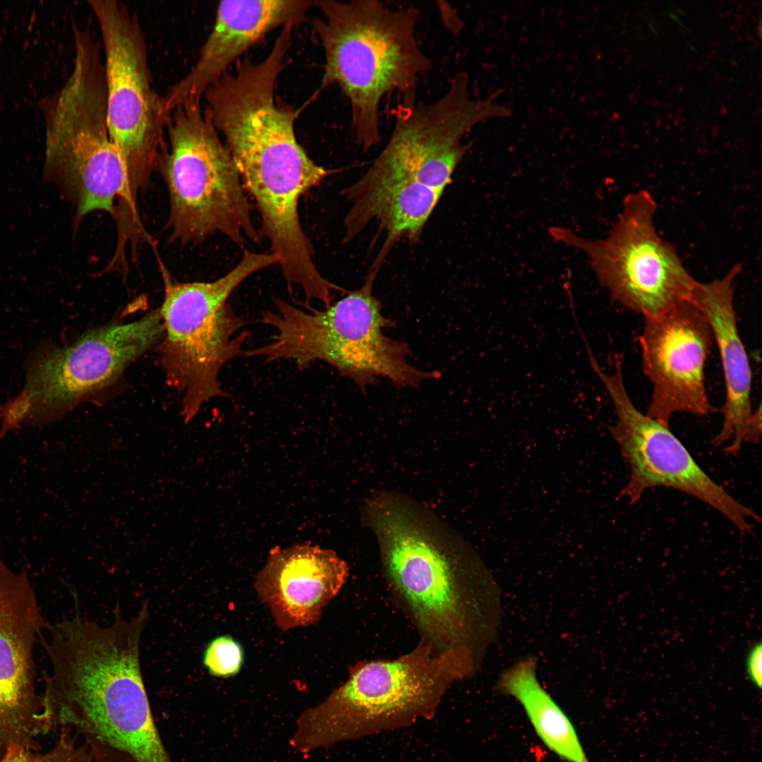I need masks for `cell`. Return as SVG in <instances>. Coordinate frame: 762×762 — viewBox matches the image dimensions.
<instances>
[{"label": "cell", "mask_w": 762, "mask_h": 762, "mask_svg": "<svg viewBox=\"0 0 762 762\" xmlns=\"http://www.w3.org/2000/svg\"><path fill=\"white\" fill-rule=\"evenodd\" d=\"M163 332L158 309L133 322L90 329L68 345H39L26 361L23 389L0 406V438L24 425L56 421L107 389Z\"/></svg>", "instance_id": "9"}, {"label": "cell", "mask_w": 762, "mask_h": 762, "mask_svg": "<svg viewBox=\"0 0 762 762\" xmlns=\"http://www.w3.org/2000/svg\"><path fill=\"white\" fill-rule=\"evenodd\" d=\"M536 667L535 658L521 660L501 675L497 690L519 702L552 751L568 762H589L571 721L541 686Z\"/></svg>", "instance_id": "19"}, {"label": "cell", "mask_w": 762, "mask_h": 762, "mask_svg": "<svg viewBox=\"0 0 762 762\" xmlns=\"http://www.w3.org/2000/svg\"><path fill=\"white\" fill-rule=\"evenodd\" d=\"M497 97L475 99L468 74L452 75L435 101L400 107L387 143L359 181L420 183L444 192L472 147V141L462 143L464 135L488 119L512 116Z\"/></svg>", "instance_id": "12"}, {"label": "cell", "mask_w": 762, "mask_h": 762, "mask_svg": "<svg viewBox=\"0 0 762 762\" xmlns=\"http://www.w3.org/2000/svg\"><path fill=\"white\" fill-rule=\"evenodd\" d=\"M116 612L107 627L79 613L49 627L44 646L52 672L41 695L43 733L73 727L135 762H170L140 667L148 604L130 619Z\"/></svg>", "instance_id": "1"}, {"label": "cell", "mask_w": 762, "mask_h": 762, "mask_svg": "<svg viewBox=\"0 0 762 762\" xmlns=\"http://www.w3.org/2000/svg\"><path fill=\"white\" fill-rule=\"evenodd\" d=\"M713 337L702 310L691 300L644 317L640 337L643 373L652 385L648 416L668 426L677 413L711 411L705 367Z\"/></svg>", "instance_id": "15"}, {"label": "cell", "mask_w": 762, "mask_h": 762, "mask_svg": "<svg viewBox=\"0 0 762 762\" xmlns=\"http://www.w3.org/2000/svg\"><path fill=\"white\" fill-rule=\"evenodd\" d=\"M349 568L330 550L310 545L274 548L254 588L283 631L318 622L346 583Z\"/></svg>", "instance_id": "16"}, {"label": "cell", "mask_w": 762, "mask_h": 762, "mask_svg": "<svg viewBox=\"0 0 762 762\" xmlns=\"http://www.w3.org/2000/svg\"><path fill=\"white\" fill-rule=\"evenodd\" d=\"M315 1L290 0L223 1L212 30L190 71L163 96L170 114L189 99H201L228 66L267 33L298 25Z\"/></svg>", "instance_id": "17"}, {"label": "cell", "mask_w": 762, "mask_h": 762, "mask_svg": "<svg viewBox=\"0 0 762 762\" xmlns=\"http://www.w3.org/2000/svg\"><path fill=\"white\" fill-rule=\"evenodd\" d=\"M480 664L468 651H439L420 640L394 660L351 665L346 681L303 711L289 744L302 754L432 716L449 687Z\"/></svg>", "instance_id": "5"}, {"label": "cell", "mask_w": 762, "mask_h": 762, "mask_svg": "<svg viewBox=\"0 0 762 762\" xmlns=\"http://www.w3.org/2000/svg\"><path fill=\"white\" fill-rule=\"evenodd\" d=\"M272 253L244 250L239 262L212 282H178L162 267L164 332L157 350L169 385L183 394L181 414L193 420L208 401L229 394L219 381L224 365L245 353L249 332L229 303L252 274L279 265Z\"/></svg>", "instance_id": "7"}, {"label": "cell", "mask_w": 762, "mask_h": 762, "mask_svg": "<svg viewBox=\"0 0 762 762\" xmlns=\"http://www.w3.org/2000/svg\"><path fill=\"white\" fill-rule=\"evenodd\" d=\"M0 762H92L90 753L76 744L65 728L47 751H36L20 745L10 746Z\"/></svg>", "instance_id": "20"}, {"label": "cell", "mask_w": 762, "mask_h": 762, "mask_svg": "<svg viewBox=\"0 0 762 762\" xmlns=\"http://www.w3.org/2000/svg\"><path fill=\"white\" fill-rule=\"evenodd\" d=\"M87 3L102 37L110 135L136 202L167 150L170 114L153 87L145 37L135 14L116 0Z\"/></svg>", "instance_id": "10"}, {"label": "cell", "mask_w": 762, "mask_h": 762, "mask_svg": "<svg viewBox=\"0 0 762 762\" xmlns=\"http://www.w3.org/2000/svg\"><path fill=\"white\" fill-rule=\"evenodd\" d=\"M741 271L742 265L737 264L722 277L705 283L696 282L691 298L710 324L725 383L722 424L711 443L718 447L732 440L725 450L732 454L744 443L754 412L751 365L739 332L734 306V284Z\"/></svg>", "instance_id": "18"}, {"label": "cell", "mask_w": 762, "mask_h": 762, "mask_svg": "<svg viewBox=\"0 0 762 762\" xmlns=\"http://www.w3.org/2000/svg\"><path fill=\"white\" fill-rule=\"evenodd\" d=\"M439 3L440 5L438 6V8L446 28L450 30L452 33H458L463 27V23L456 11L449 5H442L440 2Z\"/></svg>", "instance_id": "23"}, {"label": "cell", "mask_w": 762, "mask_h": 762, "mask_svg": "<svg viewBox=\"0 0 762 762\" xmlns=\"http://www.w3.org/2000/svg\"><path fill=\"white\" fill-rule=\"evenodd\" d=\"M746 671L751 683L761 689L762 684V646L759 642L754 645L746 659Z\"/></svg>", "instance_id": "22"}, {"label": "cell", "mask_w": 762, "mask_h": 762, "mask_svg": "<svg viewBox=\"0 0 762 762\" xmlns=\"http://www.w3.org/2000/svg\"><path fill=\"white\" fill-rule=\"evenodd\" d=\"M313 21L325 58L322 87L346 97L352 128L364 150L380 142V109L396 92L401 107L414 105L419 78L433 66L417 37L419 10L377 0L316 1Z\"/></svg>", "instance_id": "2"}, {"label": "cell", "mask_w": 762, "mask_h": 762, "mask_svg": "<svg viewBox=\"0 0 762 762\" xmlns=\"http://www.w3.org/2000/svg\"><path fill=\"white\" fill-rule=\"evenodd\" d=\"M376 526L388 587L420 640L439 651L465 650L480 663L500 612L490 574L451 557L400 514L381 513Z\"/></svg>", "instance_id": "3"}, {"label": "cell", "mask_w": 762, "mask_h": 762, "mask_svg": "<svg viewBox=\"0 0 762 762\" xmlns=\"http://www.w3.org/2000/svg\"><path fill=\"white\" fill-rule=\"evenodd\" d=\"M591 368L613 404L616 424L610 431L629 467V478L620 492L631 504L653 488L665 487L691 495L708 504L742 532L751 533L752 522L761 517L715 483L696 463L681 441L664 425L641 412L626 389L620 356L615 370L607 374L593 352L587 353Z\"/></svg>", "instance_id": "13"}, {"label": "cell", "mask_w": 762, "mask_h": 762, "mask_svg": "<svg viewBox=\"0 0 762 762\" xmlns=\"http://www.w3.org/2000/svg\"><path fill=\"white\" fill-rule=\"evenodd\" d=\"M200 101L187 99L170 113L169 148L157 168L168 189L171 238L199 243L221 234L240 247L259 242L238 169Z\"/></svg>", "instance_id": "8"}, {"label": "cell", "mask_w": 762, "mask_h": 762, "mask_svg": "<svg viewBox=\"0 0 762 762\" xmlns=\"http://www.w3.org/2000/svg\"><path fill=\"white\" fill-rule=\"evenodd\" d=\"M378 272L370 268L361 287L322 309L301 308L276 299L274 308L264 311L260 319L274 334L244 356L269 362L293 361L299 370L322 361L362 391L380 377L397 386L415 388L440 377L439 372L411 365L406 359L408 344L384 334V328L394 322L382 315V303L373 294Z\"/></svg>", "instance_id": "6"}, {"label": "cell", "mask_w": 762, "mask_h": 762, "mask_svg": "<svg viewBox=\"0 0 762 762\" xmlns=\"http://www.w3.org/2000/svg\"><path fill=\"white\" fill-rule=\"evenodd\" d=\"M73 37L70 76L39 102L45 124L43 181L73 205L75 227L89 213L104 211L135 228V203L109 132L101 46L89 30H76Z\"/></svg>", "instance_id": "4"}, {"label": "cell", "mask_w": 762, "mask_h": 762, "mask_svg": "<svg viewBox=\"0 0 762 762\" xmlns=\"http://www.w3.org/2000/svg\"><path fill=\"white\" fill-rule=\"evenodd\" d=\"M202 662L212 676L222 678L234 676L240 672L243 665V647L231 636H219L207 646Z\"/></svg>", "instance_id": "21"}, {"label": "cell", "mask_w": 762, "mask_h": 762, "mask_svg": "<svg viewBox=\"0 0 762 762\" xmlns=\"http://www.w3.org/2000/svg\"><path fill=\"white\" fill-rule=\"evenodd\" d=\"M655 211L654 198L641 190L625 197L605 238H585L560 226L548 231L556 241L587 255L598 282L614 301L643 318L654 316L691 300L697 282L673 245L658 234Z\"/></svg>", "instance_id": "11"}, {"label": "cell", "mask_w": 762, "mask_h": 762, "mask_svg": "<svg viewBox=\"0 0 762 762\" xmlns=\"http://www.w3.org/2000/svg\"><path fill=\"white\" fill-rule=\"evenodd\" d=\"M46 627L26 569L16 572L0 557V760L13 745L40 750L34 648Z\"/></svg>", "instance_id": "14"}, {"label": "cell", "mask_w": 762, "mask_h": 762, "mask_svg": "<svg viewBox=\"0 0 762 762\" xmlns=\"http://www.w3.org/2000/svg\"><path fill=\"white\" fill-rule=\"evenodd\" d=\"M761 407L759 405L758 409L753 412L752 418L749 424L745 442L757 443L759 441L761 433Z\"/></svg>", "instance_id": "24"}]
</instances>
